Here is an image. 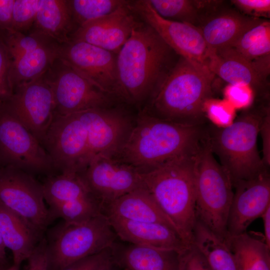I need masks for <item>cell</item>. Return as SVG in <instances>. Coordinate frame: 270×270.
Segmentation results:
<instances>
[{
	"instance_id": "cell-1",
	"label": "cell",
	"mask_w": 270,
	"mask_h": 270,
	"mask_svg": "<svg viewBox=\"0 0 270 270\" xmlns=\"http://www.w3.org/2000/svg\"><path fill=\"white\" fill-rule=\"evenodd\" d=\"M174 54L151 26L139 22L116 56L118 99L142 110L176 63Z\"/></svg>"
},
{
	"instance_id": "cell-2",
	"label": "cell",
	"mask_w": 270,
	"mask_h": 270,
	"mask_svg": "<svg viewBox=\"0 0 270 270\" xmlns=\"http://www.w3.org/2000/svg\"><path fill=\"white\" fill-rule=\"evenodd\" d=\"M206 135L204 126L177 124L139 110L134 128L116 158L144 174L177 156L196 152Z\"/></svg>"
},
{
	"instance_id": "cell-3",
	"label": "cell",
	"mask_w": 270,
	"mask_h": 270,
	"mask_svg": "<svg viewBox=\"0 0 270 270\" xmlns=\"http://www.w3.org/2000/svg\"><path fill=\"white\" fill-rule=\"evenodd\" d=\"M214 76L208 66L180 57L153 96L140 110L177 124L204 126L203 106L212 97Z\"/></svg>"
},
{
	"instance_id": "cell-4",
	"label": "cell",
	"mask_w": 270,
	"mask_h": 270,
	"mask_svg": "<svg viewBox=\"0 0 270 270\" xmlns=\"http://www.w3.org/2000/svg\"><path fill=\"white\" fill-rule=\"evenodd\" d=\"M197 150L177 156L148 173L141 174L142 186L172 222L188 246L192 245L196 220L194 169Z\"/></svg>"
},
{
	"instance_id": "cell-5",
	"label": "cell",
	"mask_w": 270,
	"mask_h": 270,
	"mask_svg": "<svg viewBox=\"0 0 270 270\" xmlns=\"http://www.w3.org/2000/svg\"><path fill=\"white\" fill-rule=\"evenodd\" d=\"M266 108L244 112L230 125L224 128H206L207 142L229 175L232 184L268 171L257 146Z\"/></svg>"
},
{
	"instance_id": "cell-6",
	"label": "cell",
	"mask_w": 270,
	"mask_h": 270,
	"mask_svg": "<svg viewBox=\"0 0 270 270\" xmlns=\"http://www.w3.org/2000/svg\"><path fill=\"white\" fill-rule=\"evenodd\" d=\"M194 172L196 220L224 241L234 187L229 175L216 160L206 136L196 152Z\"/></svg>"
},
{
	"instance_id": "cell-7",
	"label": "cell",
	"mask_w": 270,
	"mask_h": 270,
	"mask_svg": "<svg viewBox=\"0 0 270 270\" xmlns=\"http://www.w3.org/2000/svg\"><path fill=\"white\" fill-rule=\"evenodd\" d=\"M117 238L104 214L78 224L64 222L48 242V270H62L78 260L100 252L110 248Z\"/></svg>"
},
{
	"instance_id": "cell-8",
	"label": "cell",
	"mask_w": 270,
	"mask_h": 270,
	"mask_svg": "<svg viewBox=\"0 0 270 270\" xmlns=\"http://www.w3.org/2000/svg\"><path fill=\"white\" fill-rule=\"evenodd\" d=\"M43 76L52 90L56 114L68 115L122 104L114 96L92 84L58 58Z\"/></svg>"
},
{
	"instance_id": "cell-9",
	"label": "cell",
	"mask_w": 270,
	"mask_h": 270,
	"mask_svg": "<svg viewBox=\"0 0 270 270\" xmlns=\"http://www.w3.org/2000/svg\"><path fill=\"white\" fill-rule=\"evenodd\" d=\"M0 204L16 214L40 236L51 218L42 186L22 170L0 169Z\"/></svg>"
},
{
	"instance_id": "cell-10",
	"label": "cell",
	"mask_w": 270,
	"mask_h": 270,
	"mask_svg": "<svg viewBox=\"0 0 270 270\" xmlns=\"http://www.w3.org/2000/svg\"><path fill=\"white\" fill-rule=\"evenodd\" d=\"M0 160L26 172L54 168L42 145L4 104L0 106Z\"/></svg>"
},
{
	"instance_id": "cell-11",
	"label": "cell",
	"mask_w": 270,
	"mask_h": 270,
	"mask_svg": "<svg viewBox=\"0 0 270 270\" xmlns=\"http://www.w3.org/2000/svg\"><path fill=\"white\" fill-rule=\"evenodd\" d=\"M42 146L62 173L80 174L88 165L86 132L78 113H54Z\"/></svg>"
},
{
	"instance_id": "cell-12",
	"label": "cell",
	"mask_w": 270,
	"mask_h": 270,
	"mask_svg": "<svg viewBox=\"0 0 270 270\" xmlns=\"http://www.w3.org/2000/svg\"><path fill=\"white\" fill-rule=\"evenodd\" d=\"M129 6L180 57L208 66L210 52L198 26L161 17L148 0L130 2Z\"/></svg>"
},
{
	"instance_id": "cell-13",
	"label": "cell",
	"mask_w": 270,
	"mask_h": 270,
	"mask_svg": "<svg viewBox=\"0 0 270 270\" xmlns=\"http://www.w3.org/2000/svg\"><path fill=\"white\" fill-rule=\"evenodd\" d=\"M4 104L42 145L55 112L52 92L43 74L16 86Z\"/></svg>"
},
{
	"instance_id": "cell-14",
	"label": "cell",
	"mask_w": 270,
	"mask_h": 270,
	"mask_svg": "<svg viewBox=\"0 0 270 270\" xmlns=\"http://www.w3.org/2000/svg\"><path fill=\"white\" fill-rule=\"evenodd\" d=\"M91 193L104 207L142 186L141 174L116 157L94 158L80 174Z\"/></svg>"
},
{
	"instance_id": "cell-15",
	"label": "cell",
	"mask_w": 270,
	"mask_h": 270,
	"mask_svg": "<svg viewBox=\"0 0 270 270\" xmlns=\"http://www.w3.org/2000/svg\"><path fill=\"white\" fill-rule=\"evenodd\" d=\"M114 54L80 40H70L58 46V58L99 89L116 98V56Z\"/></svg>"
},
{
	"instance_id": "cell-16",
	"label": "cell",
	"mask_w": 270,
	"mask_h": 270,
	"mask_svg": "<svg viewBox=\"0 0 270 270\" xmlns=\"http://www.w3.org/2000/svg\"><path fill=\"white\" fill-rule=\"evenodd\" d=\"M235 188L227 221V236L246 232L248 226L261 217L270 206L269 171L248 180H238Z\"/></svg>"
},
{
	"instance_id": "cell-17",
	"label": "cell",
	"mask_w": 270,
	"mask_h": 270,
	"mask_svg": "<svg viewBox=\"0 0 270 270\" xmlns=\"http://www.w3.org/2000/svg\"><path fill=\"white\" fill-rule=\"evenodd\" d=\"M130 2L78 26L70 40L83 41L118 54L139 23L132 15Z\"/></svg>"
},
{
	"instance_id": "cell-18",
	"label": "cell",
	"mask_w": 270,
	"mask_h": 270,
	"mask_svg": "<svg viewBox=\"0 0 270 270\" xmlns=\"http://www.w3.org/2000/svg\"><path fill=\"white\" fill-rule=\"evenodd\" d=\"M107 217L118 238L122 242L172 250L180 253L190 246L176 230L165 224Z\"/></svg>"
},
{
	"instance_id": "cell-19",
	"label": "cell",
	"mask_w": 270,
	"mask_h": 270,
	"mask_svg": "<svg viewBox=\"0 0 270 270\" xmlns=\"http://www.w3.org/2000/svg\"><path fill=\"white\" fill-rule=\"evenodd\" d=\"M119 242L110 248V259L120 270H179L176 250Z\"/></svg>"
},
{
	"instance_id": "cell-20",
	"label": "cell",
	"mask_w": 270,
	"mask_h": 270,
	"mask_svg": "<svg viewBox=\"0 0 270 270\" xmlns=\"http://www.w3.org/2000/svg\"><path fill=\"white\" fill-rule=\"evenodd\" d=\"M262 20L228 10L211 16L198 28L210 54H216L230 48L245 32Z\"/></svg>"
},
{
	"instance_id": "cell-21",
	"label": "cell",
	"mask_w": 270,
	"mask_h": 270,
	"mask_svg": "<svg viewBox=\"0 0 270 270\" xmlns=\"http://www.w3.org/2000/svg\"><path fill=\"white\" fill-rule=\"evenodd\" d=\"M103 213L106 216L136 222L162 224L172 228L179 234L174 224L162 211L149 192L144 186L135 189L105 206L103 208Z\"/></svg>"
},
{
	"instance_id": "cell-22",
	"label": "cell",
	"mask_w": 270,
	"mask_h": 270,
	"mask_svg": "<svg viewBox=\"0 0 270 270\" xmlns=\"http://www.w3.org/2000/svg\"><path fill=\"white\" fill-rule=\"evenodd\" d=\"M208 67L228 84L250 86L254 92H264L266 78L252 62L229 51L210 55Z\"/></svg>"
},
{
	"instance_id": "cell-23",
	"label": "cell",
	"mask_w": 270,
	"mask_h": 270,
	"mask_svg": "<svg viewBox=\"0 0 270 270\" xmlns=\"http://www.w3.org/2000/svg\"><path fill=\"white\" fill-rule=\"evenodd\" d=\"M33 26L32 32L60 44L68 42L76 29L66 0H39Z\"/></svg>"
},
{
	"instance_id": "cell-24",
	"label": "cell",
	"mask_w": 270,
	"mask_h": 270,
	"mask_svg": "<svg viewBox=\"0 0 270 270\" xmlns=\"http://www.w3.org/2000/svg\"><path fill=\"white\" fill-rule=\"evenodd\" d=\"M0 234L6 248L12 252L14 264L18 266L28 260L40 237L22 220L0 204Z\"/></svg>"
},
{
	"instance_id": "cell-25",
	"label": "cell",
	"mask_w": 270,
	"mask_h": 270,
	"mask_svg": "<svg viewBox=\"0 0 270 270\" xmlns=\"http://www.w3.org/2000/svg\"><path fill=\"white\" fill-rule=\"evenodd\" d=\"M237 270H270V248L264 241L249 234L228 236L225 240Z\"/></svg>"
},
{
	"instance_id": "cell-26",
	"label": "cell",
	"mask_w": 270,
	"mask_h": 270,
	"mask_svg": "<svg viewBox=\"0 0 270 270\" xmlns=\"http://www.w3.org/2000/svg\"><path fill=\"white\" fill-rule=\"evenodd\" d=\"M192 244L204 258L210 270H237L232 254L225 242L198 220Z\"/></svg>"
},
{
	"instance_id": "cell-27",
	"label": "cell",
	"mask_w": 270,
	"mask_h": 270,
	"mask_svg": "<svg viewBox=\"0 0 270 270\" xmlns=\"http://www.w3.org/2000/svg\"><path fill=\"white\" fill-rule=\"evenodd\" d=\"M53 44L40 47L12 59L10 78L14 90L18 86L44 74L58 58V46Z\"/></svg>"
},
{
	"instance_id": "cell-28",
	"label": "cell",
	"mask_w": 270,
	"mask_h": 270,
	"mask_svg": "<svg viewBox=\"0 0 270 270\" xmlns=\"http://www.w3.org/2000/svg\"><path fill=\"white\" fill-rule=\"evenodd\" d=\"M42 186L44 199L50 207L92 194L76 173L62 172L50 176Z\"/></svg>"
},
{
	"instance_id": "cell-29",
	"label": "cell",
	"mask_w": 270,
	"mask_h": 270,
	"mask_svg": "<svg viewBox=\"0 0 270 270\" xmlns=\"http://www.w3.org/2000/svg\"><path fill=\"white\" fill-rule=\"evenodd\" d=\"M225 50L252 63L270 56V21L263 20L245 32L230 48L222 51Z\"/></svg>"
},
{
	"instance_id": "cell-30",
	"label": "cell",
	"mask_w": 270,
	"mask_h": 270,
	"mask_svg": "<svg viewBox=\"0 0 270 270\" xmlns=\"http://www.w3.org/2000/svg\"><path fill=\"white\" fill-rule=\"evenodd\" d=\"M161 17L196 26L205 8L214 6L213 1L193 0H148Z\"/></svg>"
},
{
	"instance_id": "cell-31",
	"label": "cell",
	"mask_w": 270,
	"mask_h": 270,
	"mask_svg": "<svg viewBox=\"0 0 270 270\" xmlns=\"http://www.w3.org/2000/svg\"><path fill=\"white\" fill-rule=\"evenodd\" d=\"M50 208L51 220L60 218L66 224L82 222L104 214L102 204L92 194Z\"/></svg>"
},
{
	"instance_id": "cell-32",
	"label": "cell",
	"mask_w": 270,
	"mask_h": 270,
	"mask_svg": "<svg viewBox=\"0 0 270 270\" xmlns=\"http://www.w3.org/2000/svg\"><path fill=\"white\" fill-rule=\"evenodd\" d=\"M128 2V1L122 0H66L76 28L88 22L110 14Z\"/></svg>"
},
{
	"instance_id": "cell-33",
	"label": "cell",
	"mask_w": 270,
	"mask_h": 270,
	"mask_svg": "<svg viewBox=\"0 0 270 270\" xmlns=\"http://www.w3.org/2000/svg\"><path fill=\"white\" fill-rule=\"evenodd\" d=\"M2 40L6 46L12 59L40 47L56 43L34 32L26 35L24 33L12 31L4 36Z\"/></svg>"
},
{
	"instance_id": "cell-34",
	"label": "cell",
	"mask_w": 270,
	"mask_h": 270,
	"mask_svg": "<svg viewBox=\"0 0 270 270\" xmlns=\"http://www.w3.org/2000/svg\"><path fill=\"white\" fill-rule=\"evenodd\" d=\"M236 109L225 99H208L203 106V112L214 126L224 128L234 120Z\"/></svg>"
},
{
	"instance_id": "cell-35",
	"label": "cell",
	"mask_w": 270,
	"mask_h": 270,
	"mask_svg": "<svg viewBox=\"0 0 270 270\" xmlns=\"http://www.w3.org/2000/svg\"><path fill=\"white\" fill-rule=\"evenodd\" d=\"M39 0H14L13 7L12 28L23 33L34 24Z\"/></svg>"
},
{
	"instance_id": "cell-36",
	"label": "cell",
	"mask_w": 270,
	"mask_h": 270,
	"mask_svg": "<svg viewBox=\"0 0 270 270\" xmlns=\"http://www.w3.org/2000/svg\"><path fill=\"white\" fill-rule=\"evenodd\" d=\"M12 62L8 50L0 38V106L6 102L14 92L10 78Z\"/></svg>"
},
{
	"instance_id": "cell-37",
	"label": "cell",
	"mask_w": 270,
	"mask_h": 270,
	"mask_svg": "<svg viewBox=\"0 0 270 270\" xmlns=\"http://www.w3.org/2000/svg\"><path fill=\"white\" fill-rule=\"evenodd\" d=\"M223 94L226 100L236 110L245 109L252 105L255 92L247 85L228 84L224 90Z\"/></svg>"
},
{
	"instance_id": "cell-38",
	"label": "cell",
	"mask_w": 270,
	"mask_h": 270,
	"mask_svg": "<svg viewBox=\"0 0 270 270\" xmlns=\"http://www.w3.org/2000/svg\"><path fill=\"white\" fill-rule=\"evenodd\" d=\"M231 2L243 14L259 18L270 17V0H232Z\"/></svg>"
},
{
	"instance_id": "cell-39",
	"label": "cell",
	"mask_w": 270,
	"mask_h": 270,
	"mask_svg": "<svg viewBox=\"0 0 270 270\" xmlns=\"http://www.w3.org/2000/svg\"><path fill=\"white\" fill-rule=\"evenodd\" d=\"M179 270H210L206 260L192 244L180 254Z\"/></svg>"
},
{
	"instance_id": "cell-40",
	"label": "cell",
	"mask_w": 270,
	"mask_h": 270,
	"mask_svg": "<svg viewBox=\"0 0 270 270\" xmlns=\"http://www.w3.org/2000/svg\"><path fill=\"white\" fill-rule=\"evenodd\" d=\"M110 256V248L66 266L62 270H98Z\"/></svg>"
},
{
	"instance_id": "cell-41",
	"label": "cell",
	"mask_w": 270,
	"mask_h": 270,
	"mask_svg": "<svg viewBox=\"0 0 270 270\" xmlns=\"http://www.w3.org/2000/svg\"><path fill=\"white\" fill-rule=\"evenodd\" d=\"M28 270H48V241L40 240L28 258Z\"/></svg>"
},
{
	"instance_id": "cell-42",
	"label": "cell",
	"mask_w": 270,
	"mask_h": 270,
	"mask_svg": "<svg viewBox=\"0 0 270 270\" xmlns=\"http://www.w3.org/2000/svg\"><path fill=\"white\" fill-rule=\"evenodd\" d=\"M262 143V160L266 168L270 166V113L266 107L260 124V132Z\"/></svg>"
},
{
	"instance_id": "cell-43",
	"label": "cell",
	"mask_w": 270,
	"mask_h": 270,
	"mask_svg": "<svg viewBox=\"0 0 270 270\" xmlns=\"http://www.w3.org/2000/svg\"><path fill=\"white\" fill-rule=\"evenodd\" d=\"M14 0H0V38L12 32V18Z\"/></svg>"
},
{
	"instance_id": "cell-44",
	"label": "cell",
	"mask_w": 270,
	"mask_h": 270,
	"mask_svg": "<svg viewBox=\"0 0 270 270\" xmlns=\"http://www.w3.org/2000/svg\"><path fill=\"white\" fill-rule=\"evenodd\" d=\"M261 217L264 224V242L270 248V206L268 207Z\"/></svg>"
},
{
	"instance_id": "cell-45",
	"label": "cell",
	"mask_w": 270,
	"mask_h": 270,
	"mask_svg": "<svg viewBox=\"0 0 270 270\" xmlns=\"http://www.w3.org/2000/svg\"><path fill=\"white\" fill-rule=\"evenodd\" d=\"M6 246L0 234V264L6 265Z\"/></svg>"
},
{
	"instance_id": "cell-46",
	"label": "cell",
	"mask_w": 270,
	"mask_h": 270,
	"mask_svg": "<svg viewBox=\"0 0 270 270\" xmlns=\"http://www.w3.org/2000/svg\"><path fill=\"white\" fill-rule=\"evenodd\" d=\"M98 270H120L112 261L110 258L106 261Z\"/></svg>"
},
{
	"instance_id": "cell-47",
	"label": "cell",
	"mask_w": 270,
	"mask_h": 270,
	"mask_svg": "<svg viewBox=\"0 0 270 270\" xmlns=\"http://www.w3.org/2000/svg\"><path fill=\"white\" fill-rule=\"evenodd\" d=\"M6 270H20V266L13 264L12 266L8 268Z\"/></svg>"
},
{
	"instance_id": "cell-48",
	"label": "cell",
	"mask_w": 270,
	"mask_h": 270,
	"mask_svg": "<svg viewBox=\"0 0 270 270\" xmlns=\"http://www.w3.org/2000/svg\"><path fill=\"white\" fill-rule=\"evenodd\" d=\"M6 265H3L0 264V270H6Z\"/></svg>"
}]
</instances>
